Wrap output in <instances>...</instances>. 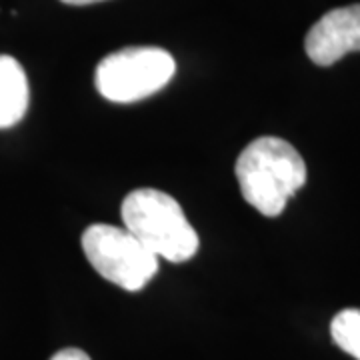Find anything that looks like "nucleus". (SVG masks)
<instances>
[{
  "instance_id": "nucleus-1",
  "label": "nucleus",
  "mask_w": 360,
  "mask_h": 360,
  "mask_svg": "<svg viewBox=\"0 0 360 360\" xmlns=\"http://www.w3.org/2000/svg\"><path fill=\"white\" fill-rule=\"evenodd\" d=\"M234 172L246 202L269 219L283 214L288 198L309 176L300 153L276 136L250 142L238 156Z\"/></svg>"
},
{
  "instance_id": "nucleus-2",
  "label": "nucleus",
  "mask_w": 360,
  "mask_h": 360,
  "mask_svg": "<svg viewBox=\"0 0 360 360\" xmlns=\"http://www.w3.org/2000/svg\"><path fill=\"white\" fill-rule=\"evenodd\" d=\"M120 214L124 229L155 257L179 264L198 252V234L170 194L156 188H136L124 198Z\"/></svg>"
},
{
  "instance_id": "nucleus-3",
  "label": "nucleus",
  "mask_w": 360,
  "mask_h": 360,
  "mask_svg": "<svg viewBox=\"0 0 360 360\" xmlns=\"http://www.w3.org/2000/svg\"><path fill=\"white\" fill-rule=\"evenodd\" d=\"M176 72L172 54L158 46H129L116 51L96 66V90L106 101L139 103L165 89Z\"/></svg>"
},
{
  "instance_id": "nucleus-4",
  "label": "nucleus",
  "mask_w": 360,
  "mask_h": 360,
  "mask_svg": "<svg viewBox=\"0 0 360 360\" xmlns=\"http://www.w3.org/2000/svg\"><path fill=\"white\" fill-rule=\"evenodd\" d=\"M82 250L103 278L130 292L142 290L158 270V257L127 229L112 224L89 226L82 234Z\"/></svg>"
},
{
  "instance_id": "nucleus-5",
  "label": "nucleus",
  "mask_w": 360,
  "mask_h": 360,
  "mask_svg": "<svg viewBox=\"0 0 360 360\" xmlns=\"http://www.w3.org/2000/svg\"><path fill=\"white\" fill-rule=\"evenodd\" d=\"M304 49L319 66L338 63L348 52L360 51V4L335 8L322 16L307 34Z\"/></svg>"
},
{
  "instance_id": "nucleus-6",
  "label": "nucleus",
  "mask_w": 360,
  "mask_h": 360,
  "mask_svg": "<svg viewBox=\"0 0 360 360\" xmlns=\"http://www.w3.org/2000/svg\"><path fill=\"white\" fill-rule=\"evenodd\" d=\"M28 108V80L20 63L0 54V129L20 122Z\"/></svg>"
},
{
  "instance_id": "nucleus-7",
  "label": "nucleus",
  "mask_w": 360,
  "mask_h": 360,
  "mask_svg": "<svg viewBox=\"0 0 360 360\" xmlns=\"http://www.w3.org/2000/svg\"><path fill=\"white\" fill-rule=\"evenodd\" d=\"M335 345L347 354L360 360V309H345L330 322Z\"/></svg>"
},
{
  "instance_id": "nucleus-8",
  "label": "nucleus",
  "mask_w": 360,
  "mask_h": 360,
  "mask_svg": "<svg viewBox=\"0 0 360 360\" xmlns=\"http://www.w3.org/2000/svg\"><path fill=\"white\" fill-rule=\"evenodd\" d=\"M51 360H90V356L80 348H63Z\"/></svg>"
},
{
  "instance_id": "nucleus-9",
  "label": "nucleus",
  "mask_w": 360,
  "mask_h": 360,
  "mask_svg": "<svg viewBox=\"0 0 360 360\" xmlns=\"http://www.w3.org/2000/svg\"><path fill=\"white\" fill-rule=\"evenodd\" d=\"M65 4H72V6H84V4H94V2H103V0H60Z\"/></svg>"
}]
</instances>
